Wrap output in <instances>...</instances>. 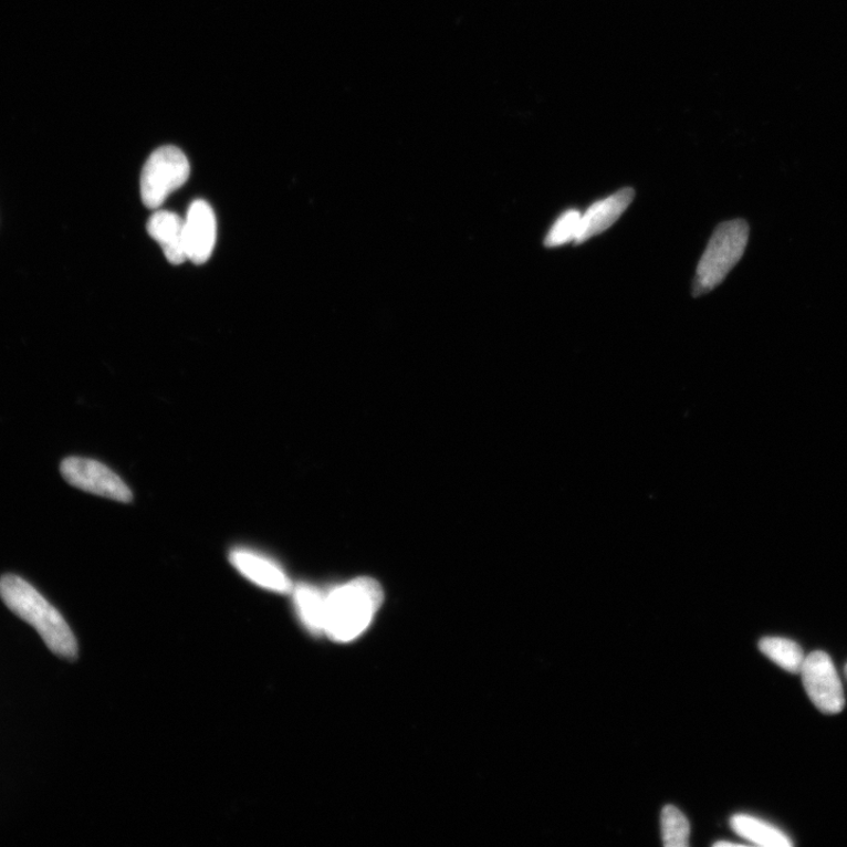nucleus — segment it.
<instances>
[{"label":"nucleus","instance_id":"nucleus-4","mask_svg":"<svg viewBox=\"0 0 847 847\" xmlns=\"http://www.w3.org/2000/svg\"><path fill=\"white\" fill-rule=\"evenodd\" d=\"M190 177V163L175 146H163L144 165L140 195L146 208L158 209Z\"/></svg>","mask_w":847,"mask_h":847},{"label":"nucleus","instance_id":"nucleus-14","mask_svg":"<svg viewBox=\"0 0 847 847\" xmlns=\"http://www.w3.org/2000/svg\"><path fill=\"white\" fill-rule=\"evenodd\" d=\"M661 836L667 847H687L690 837L688 818L673 805L661 812Z\"/></svg>","mask_w":847,"mask_h":847},{"label":"nucleus","instance_id":"nucleus-7","mask_svg":"<svg viewBox=\"0 0 847 847\" xmlns=\"http://www.w3.org/2000/svg\"><path fill=\"white\" fill-rule=\"evenodd\" d=\"M216 216L206 200H195L186 218V242L188 260L205 264L210 260L216 245Z\"/></svg>","mask_w":847,"mask_h":847},{"label":"nucleus","instance_id":"nucleus-12","mask_svg":"<svg viewBox=\"0 0 847 847\" xmlns=\"http://www.w3.org/2000/svg\"><path fill=\"white\" fill-rule=\"evenodd\" d=\"M293 599L305 628L311 634H324L326 595L315 586L301 584L294 588Z\"/></svg>","mask_w":847,"mask_h":847},{"label":"nucleus","instance_id":"nucleus-2","mask_svg":"<svg viewBox=\"0 0 847 847\" xmlns=\"http://www.w3.org/2000/svg\"><path fill=\"white\" fill-rule=\"evenodd\" d=\"M383 603L380 585L360 577L326 594L324 634L347 642L359 637L372 624Z\"/></svg>","mask_w":847,"mask_h":847},{"label":"nucleus","instance_id":"nucleus-10","mask_svg":"<svg viewBox=\"0 0 847 847\" xmlns=\"http://www.w3.org/2000/svg\"><path fill=\"white\" fill-rule=\"evenodd\" d=\"M146 228L170 263L179 265L188 261L186 219L170 211H158L149 219Z\"/></svg>","mask_w":847,"mask_h":847},{"label":"nucleus","instance_id":"nucleus-13","mask_svg":"<svg viewBox=\"0 0 847 847\" xmlns=\"http://www.w3.org/2000/svg\"><path fill=\"white\" fill-rule=\"evenodd\" d=\"M760 649L785 671L801 673L805 655L796 641L781 637H766L760 641Z\"/></svg>","mask_w":847,"mask_h":847},{"label":"nucleus","instance_id":"nucleus-6","mask_svg":"<svg viewBox=\"0 0 847 847\" xmlns=\"http://www.w3.org/2000/svg\"><path fill=\"white\" fill-rule=\"evenodd\" d=\"M805 691L818 710L836 714L845 707V696L834 661L827 653L815 651L805 657L801 671Z\"/></svg>","mask_w":847,"mask_h":847},{"label":"nucleus","instance_id":"nucleus-17","mask_svg":"<svg viewBox=\"0 0 847 847\" xmlns=\"http://www.w3.org/2000/svg\"><path fill=\"white\" fill-rule=\"evenodd\" d=\"M845 673H846V677H847V666H846V668H845Z\"/></svg>","mask_w":847,"mask_h":847},{"label":"nucleus","instance_id":"nucleus-16","mask_svg":"<svg viewBox=\"0 0 847 847\" xmlns=\"http://www.w3.org/2000/svg\"><path fill=\"white\" fill-rule=\"evenodd\" d=\"M714 846H745V844H739L733 841H718L714 844Z\"/></svg>","mask_w":847,"mask_h":847},{"label":"nucleus","instance_id":"nucleus-8","mask_svg":"<svg viewBox=\"0 0 847 847\" xmlns=\"http://www.w3.org/2000/svg\"><path fill=\"white\" fill-rule=\"evenodd\" d=\"M636 192L625 188L616 194L594 202L581 218L579 231L575 245H581L588 239L610 229L634 201Z\"/></svg>","mask_w":847,"mask_h":847},{"label":"nucleus","instance_id":"nucleus-1","mask_svg":"<svg viewBox=\"0 0 847 847\" xmlns=\"http://www.w3.org/2000/svg\"><path fill=\"white\" fill-rule=\"evenodd\" d=\"M0 598L14 615L33 626L54 655L77 657V640L66 620L30 583L14 575L3 576Z\"/></svg>","mask_w":847,"mask_h":847},{"label":"nucleus","instance_id":"nucleus-15","mask_svg":"<svg viewBox=\"0 0 847 847\" xmlns=\"http://www.w3.org/2000/svg\"><path fill=\"white\" fill-rule=\"evenodd\" d=\"M582 213L578 210L565 211L552 227L545 238V247L557 248L567 243H575L581 224Z\"/></svg>","mask_w":847,"mask_h":847},{"label":"nucleus","instance_id":"nucleus-9","mask_svg":"<svg viewBox=\"0 0 847 847\" xmlns=\"http://www.w3.org/2000/svg\"><path fill=\"white\" fill-rule=\"evenodd\" d=\"M230 562L245 578L265 590L280 594L291 592L292 584L284 571L255 552L245 548L233 550Z\"/></svg>","mask_w":847,"mask_h":847},{"label":"nucleus","instance_id":"nucleus-5","mask_svg":"<svg viewBox=\"0 0 847 847\" xmlns=\"http://www.w3.org/2000/svg\"><path fill=\"white\" fill-rule=\"evenodd\" d=\"M64 480L82 491L119 503L133 502L134 494L122 478L97 460L69 457L61 464Z\"/></svg>","mask_w":847,"mask_h":847},{"label":"nucleus","instance_id":"nucleus-11","mask_svg":"<svg viewBox=\"0 0 847 847\" xmlns=\"http://www.w3.org/2000/svg\"><path fill=\"white\" fill-rule=\"evenodd\" d=\"M733 832L747 841L765 847H788L794 845L790 838L764 820L749 815L740 814L731 818Z\"/></svg>","mask_w":847,"mask_h":847},{"label":"nucleus","instance_id":"nucleus-3","mask_svg":"<svg viewBox=\"0 0 847 847\" xmlns=\"http://www.w3.org/2000/svg\"><path fill=\"white\" fill-rule=\"evenodd\" d=\"M749 236L750 228L743 219L730 220L717 227L696 271L693 297H701L723 283L742 260Z\"/></svg>","mask_w":847,"mask_h":847}]
</instances>
